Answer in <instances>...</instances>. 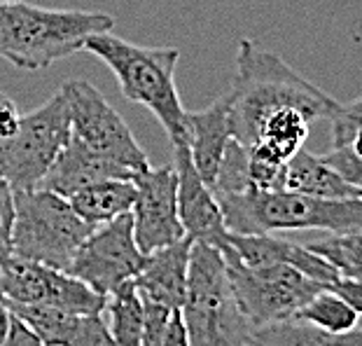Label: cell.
<instances>
[{
	"mask_svg": "<svg viewBox=\"0 0 362 346\" xmlns=\"http://www.w3.org/2000/svg\"><path fill=\"white\" fill-rule=\"evenodd\" d=\"M227 96L232 136L245 148L255 143L262 122L281 110L297 108L318 122L332 120L341 108V103L302 78L279 54L257 47L250 38L238 42L236 73Z\"/></svg>",
	"mask_w": 362,
	"mask_h": 346,
	"instance_id": "obj_1",
	"label": "cell"
},
{
	"mask_svg": "<svg viewBox=\"0 0 362 346\" xmlns=\"http://www.w3.org/2000/svg\"><path fill=\"white\" fill-rule=\"evenodd\" d=\"M82 52L94 54L110 68L127 101L141 103L159 120L171 143L187 145V110L175 87V47H143L115 35L112 30L94 33L84 40Z\"/></svg>",
	"mask_w": 362,
	"mask_h": 346,
	"instance_id": "obj_2",
	"label": "cell"
},
{
	"mask_svg": "<svg viewBox=\"0 0 362 346\" xmlns=\"http://www.w3.org/2000/svg\"><path fill=\"white\" fill-rule=\"evenodd\" d=\"M112 26L115 19L105 12L52 10L24 0H0V59L21 71H45L82 52L89 35Z\"/></svg>",
	"mask_w": 362,
	"mask_h": 346,
	"instance_id": "obj_3",
	"label": "cell"
},
{
	"mask_svg": "<svg viewBox=\"0 0 362 346\" xmlns=\"http://www.w3.org/2000/svg\"><path fill=\"white\" fill-rule=\"evenodd\" d=\"M227 232L262 234L283 229H325L329 234L362 229V197L322 199L299 192L218 195Z\"/></svg>",
	"mask_w": 362,
	"mask_h": 346,
	"instance_id": "obj_4",
	"label": "cell"
},
{
	"mask_svg": "<svg viewBox=\"0 0 362 346\" xmlns=\"http://www.w3.org/2000/svg\"><path fill=\"white\" fill-rule=\"evenodd\" d=\"M189 346H245L250 323L238 306L220 248L194 241L187 299L180 306Z\"/></svg>",
	"mask_w": 362,
	"mask_h": 346,
	"instance_id": "obj_5",
	"label": "cell"
},
{
	"mask_svg": "<svg viewBox=\"0 0 362 346\" xmlns=\"http://www.w3.org/2000/svg\"><path fill=\"white\" fill-rule=\"evenodd\" d=\"M91 229L94 227L75 213L71 202L57 192L42 188L14 190L12 255L68 272Z\"/></svg>",
	"mask_w": 362,
	"mask_h": 346,
	"instance_id": "obj_6",
	"label": "cell"
},
{
	"mask_svg": "<svg viewBox=\"0 0 362 346\" xmlns=\"http://www.w3.org/2000/svg\"><path fill=\"white\" fill-rule=\"evenodd\" d=\"M227 265V276L250 325L295 318V313L318 293L320 283L297 272L290 265L250 267L236 258V253L225 243L220 248Z\"/></svg>",
	"mask_w": 362,
	"mask_h": 346,
	"instance_id": "obj_7",
	"label": "cell"
},
{
	"mask_svg": "<svg viewBox=\"0 0 362 346\" xmlns=\"http://www.w3.org/2000/svg\"><path fill=\"white\" fill-rule=\"evenodd\" d=\"M71 134L73 125L68 98L59 89L40 108L21 115L19 132L5 150L3 180L12 190L37 188Z\"/></svg>",
	"mask_w": 362,
	"mask_h": 346,
	"instance_id": "obj_8",
	"label": "cell"
},
{
	"mask_svg": "<svg viewBox=\"0 0 362 346\" xmlns=\"http://www.w3.org/2000/svg\"><path fill=\"white\" fill-rule=\"evenodd\" d=\"M0 299L7 304L54 306L78 313H103L105 295L78 276L7 253L0 258Z\"/></svg>",
	"mask_w": 362,
	"mask_h": 346,
	"instance_id": "obj_9",
	"label": "cell"
},
{
	"mask_svg": "<svg viewBox=\"0 0 362 346\" xmlns=\"http://www.w3.org/2000/svg\"><path fill=\"white\" fill-rule=\"evenodd\" d=\"M61 91L68 98L73 134L82 143L134 173L150 166L134 132L94 84L87 80H68L61 84Z\"/></svg>",
	"mask_w": 362,
	"mask_h": 346,
	"instance_id": "obj_10",
	"label": "cell"
},
{
	"mask_svg": "<svg viewBox=\"0 0 362 346\" xmlns=\"http://www.w3.org/2000/svg\"><path fill=\"white\" fill-rule=\"evenodd\" d=\"M145 263L148 255L136 243L131 213H124L91 229L68 267V274L107 297L127 281H134Z\"/></svg>",
	"mask_w": 362,
	"mask_h": 346,
	"instance_id": "obj_11",
	"label": "cell"
},
{
	"mask_svg": "<svg viewBox=\"0 0 362 346\" xmlns=\"http://www.w3.org/2000/svg\"><path fill=\"white\" fill-rule=\"evenodd\" d=\"M136 199L131 206L136 243L145 255L185 236L178 213V175L173 164L148 166L134 173Z\"/></svg>",
	"mask_w": 362,
	"mask_h": 346,
	"instance_id": "obj_12",
	"label": "cell"
},
{
	"mask_svg": "<svg viewBox=\"0 0 362 346\" xmlns=\"http://www.w3.org/2000/svg\"><path fill=\"white\" fill-rule=\"evenodd\" d=\"M173 145V168L178 175V213L185 234L194 241L222 248L227 243V225L218 195L199 175L189 148L185 143Z\"/></svg>",
	"mask_w": 362,
	"mask_h": 346,
	"instance_id": "obj_13",
	"label": "cell"
},
{
	"mask_svg": "<svg viewBox=\"0 0 362 346\" xmlns=\"http://www.w3.org/2000/svg\"><path fill=\"white\" fill-rule=\"evenodd\" d=\"M7 306L33 330L42 346H117L103 313H78L35 304Z\"/></svg>",
	"mask_w": 362,
	"mask_h": 346,
	"instance_id": "obj_14",
	"label": "cell"
},
{
	"mask_svg": "<svg viewBox=\"0 0 362 346\" xmlns=\"http://www.w3.org/2000/svg\"><path fill=\"white\" fill-rule=\"evenodd\" d=\"M227 243L243 265L250 267L290 265L304 276H309L311 281L320 283V286H329V283H334L339 279L337 269L325 258H320L318 253H313L309 246L281 241L269 232L262 234L227 232Z\"/></svg>",
	"mask_w": 362,
	"mask_h": 346,
	"instance_id": "obj_15",
	"label": "cell"
},
{
	"mask_svg": "<svg viewBox=\"0 0 362 346\" xmlns=\"http://www.w3.org/2000/svg\"><path fill=\"white\" fill-rule=\"evenodd\" d=\"M110 178H134V171L103 157L101 152L91 150L87 143H82L78 136L71 134L64 150L54 159V164L45 173V178L37 188L57 192V195L68 199L75 192Z\"/></svg>",
	"mask_w": 362,
	"mask_h": 346,
	"instance_id": "obj_16",
	"label": "cell"
},
{
	"mask_svg": "<svg viewBox=\"0 0 362 346\" xmlns=\"http://www.w3.org/2000/svg\"><path fill=\"white\" fill-rule=\"evenodd\" d=\"M192 243L194 239L185 234L180 241L150 253L148 263L134 279L138 293L145 299H155L171 309H180L187 299Z\"/></svg>",
	"mask_w": 362,
	"mask_h": 346,
	"instance_id": "obj_17",
	"label": "cell"
},
{
	"mask_svg": "<svg viewBox=\"0 0 362 346\" xmlns=\"http://www.w3.org/2000/svg\"><path fill=\"white\" fill-rule=\"evenodd\" d=\"M187 148L192 161H194L199 175L213 188L215 173L225 155V148L232 138L229 127V96L222 94L220 98L204 108V110L187 113Z\"/></svg>",
	"mask_w": 362,
	"mask_h": 346,
	"instance_id": "obj_18",
	"label": "cell"
},
{
	"mask_svg": "<svg viewBox=\"0 0 362 346\" xmlns=\"http://www.w3.org/2000/svg\"><path fill=\"white\" fill-rule=\"evenodd\" d=\"M283 188L288 192H299L309 197L322 199H351L362 197L358 188L346 183L332 166L322 157H315L304 148L297 150L288 161H285V180Z\"/></svg>",
	"mask_w": 362,
	"mask_h": 346,
	"instance_id": "obj_19",
	"label": "cell"
},
{
	"mask_svg": "<svg viewBox=\"0 0 362 346\" xmlns=\"http://www.w3.org/2000/svg\"><path fill=\"white\" fill-rule=\"evenodd\" d=\"M245 346H362V328L349 333H325L306 321L288 318L252 325Z\"/></svg>",
	"mask_w": 362,
	"mask_h": 346,
	"instance_id": "obj_20",
	"label": "cell"
},
{
	"mask_svg": "<svg viewBox=\"0 0 362 346\" xmlns=\"http://www.w3.org/2000/svg\"><path fill=\"white\" fill-rule=\"evenodd\" d=\"M134 199H136L134 178H110L75 192L73 197H68V202H71L75 213L84 222H89L91 227H98L119 218V215L131 213Z\"/></svg>",
	"mask_w": 362,
	"mask_h": 346,
	"instance_id": "obj_21",
	"label": "cell"
},
{
	"mask_svg": "<svg viewBox=\"0 0 362 346\" xmlns=\"http://www.w3.org/2000/svg\"><path fill=\"white\" fill-rule=\"evenodd\" d=\"M103 316L117 346H141L143 337V295L136 283L127 281L107 295Z\"/></svg>",
	"mask_w": 362,
	"mask_h": 346,
	"instance_id": "obj_22",
	"label": "cell"
},
{
	"mask_svg": "<svg viewBox=\"0 0 362 346\" xmlns=\"http://www.w3.org/2000/svg\"><path fill=\"white\" fill-rule=\"evenodd\" d=\"M295 318L311 323V325L325 330V333H349V330L358 328L360 316L334 293V290L320 288L318 293L295 313Z\"/></svg>",
	"mask_w": 362,
	"mask_h": 346,
	"instance_id": "obj_23",
	"label": "cell"
},
{
	"mask_svg": "<svg viewBox=\"0 0 362 346\" xmlns=\"http://www.w3.org/2000/svg\"><path fill=\"white\" fill-rule=\"evenodd\" d=\"M306 246L313 253H318L320 258H325L339 272V276L362 279V229L327 234L322 239Z\"/></svg>",
	"mask_w": 362,
	"mask_h": 346,
	"instance_id": "obj_24",
	"label": "cell"
},
{
	"mask_svg": "<svg viewBox=\"0 0 362 346\" xmlns=\"http://www.w3.org/2000/svg\"><path fill=\"white\" fill-rule=\"evenodd\" d=\"M248 161H250L248 148L232 136L213 180L215 195H243V192H250L252 188L248 175Z\"/></svg>",
	"mask_w": 362,
	"mask_h": 346,
	"instance_id": "obj_25",
	"label": "cell"
},
{
	"mask_svg": "<svg viewBox=\"0 0 362 346\" xmlns=\"http://www.w3.org/2000/svg\"><path fill=\"white\" fill-rule=\"evenodd\" d=\"M171 306L155 302V299H145L143 297V337H141V346H161L166 337L168 323L173 318Z\"/></svg>",
	"mask_w": 362,
	"mask_h": 346,
	"instance_id": "obj_26",
	"label": "cell"
},
{
	"mask_svg": "<svg viewBox=\"0 0 362 346\" xmlns=\"http://www.w3.org/2000/svg\"><path fill=\"white\" fill-rule=\"evenodd\" d=\"M329 125H332V145H344L353 136V132L362 127V96L339 108Z\"/></svg>",
	"mask_w": 362,
	"mask_h": 346,
	"instance_id": "obj_27",
	"label": "cell"
},
{
	"mask_svg": "<svg viewBox=\"0 0 362 346\" xmlns=\"http://www.w3.org/2000/svg\"><path fill=\"white\" fill-rule=\"evenodd\" d=\"M21 113L17 103L0 89V180H3V164H5V150L7 143L12 141L14 134L19 132Z\"/></svg>",
	"mask_w": 362,
	"mask_h": 346,
	"instance_id": "obj_28",
	"label": "cell"
},
{
	"mask_svg": "<svg viewBox=\"0 0 362 346\" xmlns=\"http://www.w3.org/2000/svg\"><path fill=\"white\" fill-rule=\"evenodd\" d=\"M322 159H325L346 183H351L353 188H358L362 192V161L353 159L349 155V150H346V148H332L329 152L322 155Z\"/></svg>",
	"mask_w": 362,
	"mask_h": 346,
	"instance_id": "obj_29",
	"label": "cell"
},
{
	"mask_svg": "<svg viewBox=\"0 0 362 346\" xmlns=\"http://www.w3.org/2000/svg\"><path fill=\"white\" fill-rule=\"evenodd\" d=\"M12 222H14V190L5 180H0V258H5L10 253Z\"/></svg>",
	"mask_w": 362,
	"mask_h": 346,
	"instance_id": "obj_30",
	"label": "cell"
},
{
	"mask_svg": "<svg viewBox=\"0 0 362 346\" xmlns=\"http://www.w3.org/2000/svg\"><path fill=\"white\" fill-rule=\"evenodd\" d=\"M325 288L334 290L358 316H362V279H346V276H339L334 283H329Z\"/></svg>",
	"mask_w": 362,
	"mask_h": 346,
	"instance_id": "obj_31",
	"label": "cell"
},
{
	"mask_svg": "<svg viewBox=\"0 0 362 346\" xmlns=\"http://www.w3.org/2000/svg\"><path fill=\"white\" fill-rule=\"evenodd\" d=\"M0 346H42L37 335L30 330L24 321H21L17 313L12 311V323H10V330H7L5 340L0 342Z\"/></svg>",
	"mask_w": 362,
	"mask_h": 346,
	"instance_id": "obj_32",
	"label": "cell"
},
{
	"mask_svg": "<svg viewBox=\"0 0 362 346\" xmlns=\"http://www.w3.org/2000/svg\"><path fill=\"white\" fill-rule=\"evenodd\" d=\"M161 346H189V337H187V328H185V321L180 316V309L173 311V318L168 323L166 337Z\"/></svg>",
	"mask_w": 362,
	"mask_h": 346,
	"instance_id": "obj_33",
	"label": "cell"
},
{
	"mask_svg": "<svg viewBox=\"0 0 362 346\" xmlns=\"http://www.w3.org/2000/svg\"><path fill=\"white\" fill-rule=\"evenodd\" d=\"M10 323H12V309L7 306L5 299H0V342L5 340L7 330H10Z\"/></svg>",
	"mask_w": 362,
	"mask_h": 346,
	"instance_id": "obj_34",
	"label": "cell"
}]
</instances>
